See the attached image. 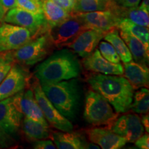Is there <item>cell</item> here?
Here are the masks:
<instances>
[{
	"label": "cell",
	"mask_w": 149,
	"mask_h": 149,
	"mask_svg": "<svg viewBox=\"0 0 149 149\" xmlns=\"http://www.w3.org/2000/svg\"><path fill=\"white\" fill-rule=\"evenodd\" d=\"M24 115L14 103L13 97L0 101V132L7 135L17 133Z\"/></svg>",
	"instance_id": "cell-11"
},
{
	"label": "cell",
	"mask_w": 149,
	"mask_h": 149,
	"mask_svg": "<svg viewBox=\"0 0 149 149\" xmlns=\"http://www.w3.org/2000/svg\"><path fill=\"white\" fill-rule=\"evenodd\" d=\"M29 79L30 74L24 66L15 63L0 83V101L24 90L29 84Z\"/></svg>",
	"instance_id": "cell-10"
},
{
	"label": "cell",
	"mask_w": 149,
	"mask_h": 149,
	"mask_svg": "<svg viewBox=\"0 0 149 149\" xmlns=\"http://www.w3.org/2000/svg\"><path fill=\"white\" fill-rule=\"evenodd\" d=\"M141 124H142L143 126H144V130H146V133H148L149 132V116L148 113H146V114H144L141 116Z\"/></svg>",
	"instance_id": "cell-36"
},
{
	"label": "cell",
	"mask_w": 149,
	"mask_h": 149,
	"mask_svg": "<svg viewBox=\"0 0 149 149\" xmlns=\"http://www.w3.org/2000/svg\"><path fill=\"white\" fill-rule=\"evenodd\" d=\"M124 77L133 86L134 90L148 86L149 70L148 65L139 64L132 60L124 63Z\"/></svg>",
	"instance_id": "cell-18"
},
{
	"label": "cell",
	"mask_w": 149,
	"mask_h": 149,
	"mask_svg": "<svg viewBox=\"0 0 149 149\" xmlns=\"http://www.w3.org/2000/svg\"><path fill=\"white\" fill-rule=\"evenodd\" d=\"M3 22L28 29L33 38L46 33L50 29L43 13H33L17 7L7 11Z\"/></svg>",
	"instance_id": "cell-7"
},
{
	"label": "cell",
	"mask_w": 149,
	"mask_h": 149,
	"mask_svg": "<svg viewBox=\"0 0 149 149\" xmlns=\"http://www.w3.org/2000/svg\"><path fill=\"white\" fill-rule=\"evenodd\" d=\"M42 13L50 28L61 23L70 13L49 0H42Z\"/></svg>",
	"instance_id": "cell-23"
},
{
	"label": "cell",
	"mask_w": 149,
	"mask_h": 149,
	"mask_svg": "<svg viewBox=\"0 0 149 149\" xmlns=\"http://www.w3.org/2000/svg\"><path fill=\"white\" fill-rule=\"evenodd\" d=\"M85 133L91 142L97 144L102 149H119L127 143L124 137L115 133L106 126L87 128Z\"/></svg>",
	"instance_id": "cell-16"
},
{
	"label": "cell",
	"mask_w": 149,
	"mask_h": 149,
	"mask_svg": "<svg viewBox=\"0 0 149 149\" xmlns=\"http://www.w3.org/2000/svg\"><path fill=\"white\" fill-rule=\"evenodd\" d=\"M6 9L4 8L3 7V6L0 3V22H3V18H4V16L6 13H7Z\"/></svg>",
	"instance_id": "cell-38"
},
{
	"label": "cell",
	"mask_w": 149,
	"mask_h": 149,
	"mask_svg": "<svg viewBox=\"0 0 149 149\" xmlns=\"http://www.w3.org/2000/svg\"><path fill=\"white\" fill-rule=\"evenodd\" d=\"M117 29L135 37L142 42L147 49H149V31L148 27L136 24L126 19H121L117 24Z\"/></svg>",
	"instance_id": "cell-24"
},
{
	"label": "cell",
	"mask_w": 149,
	"mask_h": 149,
	"mask_svg": "<svg viewBox=\"0 0 149 149\" xmlns=\"http://www.w3.org/2000/svg\"><path fill=\"white\" fill-rule=\"evenodd\" d=\"M16 7L33 13H42V0H17Z\"/></svg>",
	"instance_id": "cell-30"
},
{
	"label": "cell",
	"mask_w": 149,
	"mask_h": 149,
	"mask_svg": "<svg viewBox=\"0 0 149 149\" xmlns=\"http://www.w3.org/2000/svg\"><path fill=\"white\" fill-rule=\"evenodd\" d=\"M48 32L33 38L25 45L11 51L15 62L23 66H31L44 60L53 47Z\"/></svg>",
	"instance_id": "cell-5"
},
{
	"label": "cell",
	"mask_w": 149,
	"mask_h": 149,
	"mask_svg": "<svg viewBox=\"0 0 149 149\" xmlns=\"http://www.w3.org/2000/svg\"><path fill=\"white\" fill-rule=\"evenodd\" d=\"M120 31V37L126 43L131 53L133 59L139 64H148L149 49H147L142 42L129 33Z\"/></svg>",
	"instance_id": "cell-21"
},
{
	"label": "cell",
	"mask_w": 149,
	"mask_h": 149,
	"mask_svg": "<svg viewBox=\"0 0 149 149\" xmlns=\"http://www.w3.org/2000/svg\"><path fill=\"white\" fill-rule=\"evenodd\" d=\"M81 63L86 70L96 73L114 75L124 74V68L121 63L114 64L108 61L101 55L98 49H95L90 55L83 58Z\"/></svg>",
	"instance_id": "cell-17"
},
{
	"label": "cell",
	"mask_w": 149,
	"mask_h": 149,
	"mask_svg": "<svg viewBox=\"0 0 149 149\" xmlns=\"http://www.w3.org/2000/svg\"><path fill=\"white\" fill-rule=\"evenodd\" d=\"M88 29L76 15L70 13L61 23L50 28L48 33L53 47L61 48L66 47L80 33Z\"/></svg>",
	"instance_id": "cell-6"
},
{
	"label": "cell",
	"mask_w": 149,
	"mask_h": 149,
	"mask_svg": "<svg viewBox=\"0 0 149 149\" xmlns=\"http://www.w3.org/2000/svg\"><path fill=\"white\" fill-rule=\"evenodd\" d=\"M40 84L46 97L59 113L70 122L75 120L81 101V86L77 79L73 78Z\"/></svg>",
	"instance_id": "cell-3"
},
{
	"label": "cell",
	"mask_w": 149,
	"mask_h": 149,
	"mask_svg": "<svg viewBox=\"0 0 149 149\" xmlns=\"http://www.w3.org/2000/svg\"><path fill=\"white\" fill-rule=\"evenodd\" d=\"M13 97L16 107L24 117L48 126V123L35 99L33 89L20 91Z\"/></svg>",
	"instance_id": "cell-14"
},
{
	"label": "cell",
	"mask_w": 149,
	"mask_h": 149,
	"mask_svg": "<svg viewBox=\"0 0 149 149\" xmlns=\"http://www.w3.org/2000/svg\"><path fill=\"white\" fill-rule=\"evenodd\" d=\"M33 91L37 103L48 123H49L53 128L61 131H72L73 126L72 122L63 116L58 110L54 107L43 91L38 80L33 84Z\"/></svg>",
	"instance_id": "cell-8"
},
{
	"label": "cell",
	"mask_w": 149,
	"mask_h": 149,
	"mask_svg": "<svg viewBox=\"0 0 149 149\" xmlns=\"http://www.w3.org/2000/svg\"><path fill=\"white\" fill-rule=\"evenodd\" d=\"M99 51L108 61L114 64H120V57L113 46L108 42H101L99 45Z\"/></svg>",
	"instance_id": "cell-28"
},
{
	"label": "cell",
	"mask_w": 149,
	"mask_h": 149,
	"mask_svg": "<svg viewBox=\"0 0 149 149\" xmlns=\"http://www.w3.org/2000/svg\"><path fill=\"white\" fill-rule=\"evenodd\" d=\"M106 33L99 30L88 29L80 33L66 47L79 57L84 58L96 49Z\"/></svg>",
	"instance_id": "cell-13"
},
{
	"label": "cell",
	"mask_w": 149,
	"mask_h": 149,
	"mask_svg": "<svg viewBox=\"0 0 149 149\" xmlns=\"http://www.w3.org/2000/svg\"><path fill=\"white\" fill-rule=\"evenodd\" d=\"M135 146L140 149H148L149 148V135L148 133L143 134L140 136L135 142Z\"/></svg>",
	"instance_id": "cell-34"
},
{
	"label": "cell",
	"mask_w": 149,
	"mask_h": 149,
	"mask_svg": "<svg viewBox=\"0 0 149 149\" xmlns=\"http://www.w3.org/2000/svg\"><path fill=\"white\" fill-rule=\"evenodd\" d=\"M111 10L113 11L120 19H126L142 26L148 28L149 26L148 13L143 10L138 6L133 8H124L119 6L113 2Z\"/></svg>",
	"instance_id": "cell-20"
},
{
	"label": "cell",
	"mask_w": 149,
	"mask_h": 149,
	"mask_svg": "<svg viewBox=\"0 0 149 149\" xmlns=\"http://www.w3.org/2000/svg\"><path fill=\"white\" fill-rule=\"evenodd\" d=\"M16 1L17 0H0V3L3 8L8 10L11 8H16Z\"/></svg>",
	"instance_id": "cell-35"
},
{
	"label": "cell",
	"mask_w": 149,
	"mask_h": 149,
	"mask_svg": "<svg viewBox=\"0 0 149 149\" xmlns=\"http://www.w3.org/2000/svg\"><path fill=\"white\" fill-rule=\"evenodd\" d=\"M22 131L31 141L47 139L50 137L49 126L24 117L22 122Z\"/></svg>",
	"instance_id": "cell-22"
},
{
	"label": "cell",
	"mask_w": 149,
	"mask_h": 149,
	"mask_svg": "<svg viewBox=\"0 0 149 149\" xmlns=\"http://www.w3.org/2000/svg\"><path fill=\"white\" fill-rule=\"evenodd\" d=\"M49 1L55 3L56 5L59 6V7L64 9L69 13H71L75 0H49Z\"/></svg>",
	"instance_id": "cell-31"
},
{
	"label": "cell",
	"mask_w": 149,
	"mask_h": 149,
	"mask_svg": "<svg viewBox=\"0 0 149 149\" xmlns=\"http://www.w3.org/2000/svg\"><path fill=\"white\" fill-rule=\"evenodd\" d=\"M56 148L58 149H84L90 148L91 144L85 141L79 133L76 132H51Z\"/></svg>",
	"instance_id": "cell-19"
},
{
	"label": "cell",
	"mask_w": 149,
	"mask_h": 149,
	"mask_svg": "<svg viewBox=\"0 0 149 149\" xmlns=\"http://www.w3.org/2000/svg\"><path fill=\"white\" fill-rule=\"evenodd\" d=\"M33 148L36 149H55V144L50 139H40L37 140L33 145Z\"/></svg>",
	"instance_id": "cell-32"
},
{
	"label": "cell",
	"mask_w": 149,
	"mask_h": 149,
	"mask_svg": "<svg viewBox=\"0 0 149 149\" xmlns=\"http://www.w3.org/2000/svg\"><path fill=\"white\" fill-rule=\"evenodd\" d=\"M112 131L133 143L144 134V128L138 115L127 113L118 117L110 128Z\"/></svg>",
	"instance_id": "cell-12"
},
{
	"label": "cell",
	"mask_w": 149,
	"mask_h": 149,
	"mask_svg": "<svg viewBox=\"0 0 149 149\" xmlns=\"http://www.w3.org/2000/svg\"></svg>",
	"instance_id": "cell-40"
},
{
	"label": "cell",
	"mask_w": 149,
	"mask_h": 149,
	"mask_svg": "<svg viewBox=\"0 0 149 149\" xmlns=\"http://www.w3.org/2000/svg\"><path fill=\"white\" fill-rule=\"evenodd\" d=\"M78 17L88 29H93L107 33L117 29L120 19L111 10L94 12L73 13Z\"/></svg>",
	"instance_id": "cell-15"
},
{
	"label": "cell",
	"mask_w": 149,
	"mask_h": 149,
	"mask_svg": "<svg viewBox=\"0 0 149 149\" xmlns=\"http://www.w3.org/2000/svg\"><path fill=\"white\" fill-rule=\"evenodd\" d=\"M93 90L100 93L117 113L130 109L134 88L125 77L121 75L93 73L87 78Z\"/></svg>",
	"instance_id": "cell-1"
},
{
	"label": "cell",
	"mask_w": 149,
	"mask_h": 149,
	"mask_svg": "<svg viewBox=\"0 0 149 149\" xmlns=\"http://www.w3.org/2000/svg\"><path fill=\"white\" fill-rule=\"evenodd\" d=\"M115 4L124 8H133L138 6L141 0H113Z\"/></svg>",
	"instance_id": "cell-33"
},
{
	"label": "cell",
	"mask_w": 149,
	"mask_h": 149,
	"mask_svg": "<svg viewBox=\"0 0 149 149\" xmlns=\"http://www.w3.org/2000/svg\"><path fill=\"white\" fill-rule=\"evenodd\" d=\"M119 113L115 112L113 107L100 93L89 90L86 95L84 117L94 126L111 128L115 122Z\"/></svg>",
	"instance_id": "cell-4"
},
{
	"label": "cell",
	"mask_w": 149,
	"mask_h": 149,
	"mask_svg": "<svg viewBox=\"0 0 149 149\" xmlns=\"http://www.w3.org/2000/svg\"><path fill=\"white\" fill-rule=\"evenodd\" d=\"M15 63L11 51L0 53V83L6 77Z\"/></svg>",
	"instance_id": "cell-29"
},
{
	"label": "cell",
	"mask_w": 149,
	"mask_h": 149,
	"mask_svg": "<svg viewBox=\"0 0 149 149\" xmlns=\"http://www.w3.org/2000/svg\"><path fill=\"white\" fill-rule=\"evenodd\" d=\"M32 39L28 29L3 22L0 25V53L18 49Z\"/></svg>",
	"instance_id": "cell-9"
},
{
	"label": "cell",
	"mask_w": 149,
	"mask_h": 149,
	"mask_svg": "<svg viewBox=\"0 0 149 149\" xmlns=\"http://www.w3.org/2000/svg\"><path fill=\"white\" fill-rule=\"evenodd\" d=\"M1 134H2V133H1V132H0V135H1Z\"/></svg>",
	"instance_id": "cell-39"
},
{
	"label": "cell",
	"mask_w": 149,
	"mask_h": 149,
	"mask_svg": "<svg viewBox=\"0 0 149 149\" xmlns=\"http://www.w3.org/2000/svg\"><path fill=\"white\" fill-rule=\"evenodd\" d=\"M130 109L138 114H146L149 110V91L148 88L142 87L134 93Z\"/></svg>",
	"instance_id": "cell-27"
},
{
	"label": "cell",
	"mask_w": 149,
	"mask_h": 149,
	"mask_svg": "<svg viewBox=\"0 0 149 149\" xmlns=\"http://www.w3.org/2000/svg\"><path fill=\"white\" fill-rule=\"evenodd\" d=\"M139 8L149 13V0H142Z\"/></svg>",
	"instance_id": "cell-37"
},
{
	"label": "cell",
	"mask_w": 149,
	"mask_h": 149,
	"mask_svg": "<svg viewBox=\"0 0 149 149\" xmlns=\"http://www.w3.org/2000/svg\"><path fill=\"white\" fill-rule=\"evenodd\" d=\"M81 71L77 55L68 48L55 51L36 68L35 75L40 83L77 78Z\"/></svg>",
	"instance_id": "cell-2"
},
{
	"label": "cell",
	"mask_w": 149,
	"mask_h": 149,
	"mask_svg": "<svg viewBox=\"0 0 149 149\" xmlns=\"http://www.w3.org/2000/svg\"><path fill=\"white\" fill-rule=\"evenodd\" d=\"M104 40L109 42L114 47L115 51L120 56L123 63H128L133 60L131 53L126 46V43L122 40L119 34L117 29H113L106 33L104 37Z\"/></svg>",
	"instance_id": "cell-25"
},
{
	"label": "cell",
	"mask_w": 149,
	"mask_h": 149,
	"mask_svg": "<svg viewBox=\"0 0 149 149\" xmlns=\"http://www.w3.org/2000/svg\"><path fill=\"white\" fill-rule=\"evenodd\" d=\"M113 0H75L71 13L111 10Z\"/></svg>",
	"instance_id": "cell-26"
}]
</instances>
